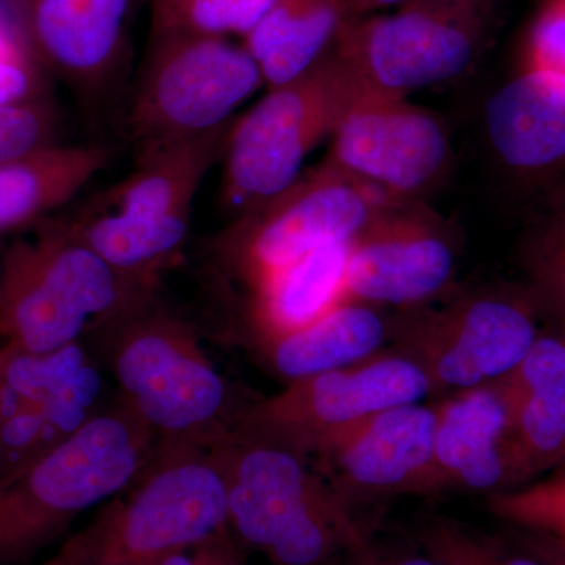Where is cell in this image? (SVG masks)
<instances>
[{
	"instance_id": "cell-5",
	"label": "cell",
	"mask_w": 565,
	"mask_h": 565,
	"mask_svg": "<svg viewBox=\"0 0 565 565\" xmlns=\"http://www.w3.org/2000/svg\"><path fill=\"white\" fill-rule=\"evenodd\" d=\"M226 530L228 481L218 451L172 457L73 542L81 565H151Z\"/></svg>"
},
{
	"instance_id": "cell-34",
	"label": "cell",
	"mask_w": 565,
	"mask_h": 565,
	"mask_svg": "<svg viewBox=\"0 0 565 565\" xmlns=\"http://www.w3.org/2000/svg\"><path fill=\"white\" fill-rule=\"evenodd\" d=\"M373 555L377 565H441L427 553H407V552H385L377 548L374 544Z\"/></svg>"
},
{
	"instance_id": "cell-19",
	"label": "cell",
	"mask_w": 565,
	"mask_h": 565,
	"mask_svg": "<svg viewBox=\"0 0 565 565\" xmlns=\"http://www.w3.org/2000/svg\"><path fill=\"white\" fill-rule=\"evenodd\" d=\"M232 125L134 158L131 173L93 196L84 211L150 222L192 215L196 192L221 161Z\"/></svg>"
},
{
	"instance_id": "cell-4",
	"label": "cell",
	"mask_w": 565,
	"mask_h": 565,
	"mask_svg": "<svg viewBox=\"0 0 565 565\" xmlns=\"http://www.w3.org/2000/svg\"><path fill=\"white\" fill-rule=\"evenodd\" d=\"M262 84L250 52L228 39L150 33L126 104L134 158L225 128Z\"/></svg>"
},
{
	"instance_id": "cell-24",
	"label": "cell",
	"mask_w": 565,
	"mask_h": 565,
	"mask_svg": "<svg viewBox=\"0 0 565 565\" xmlns=\"http://www.w3.org/2000/svg\"><path fill=\"white\" fill-rule=\"evenodd\" d=\"M62 222L76 239L115 269L158 281L159 273L174 262L188 243L192 215L150 222L82 210Z\"/></svg>"
},
{
	"instance_id": "cell-33",
	"label": "cell",
	"mask_w": 565,
	"mask_h": 565,
	"mask_svg": "<svg viewBox=\"0 0 565 565\" xmlns=\"http://www.w3.org/2000/svg\"><path fill=\"white\" fill-rule=\"evenodd\" d=\"M511 541L546 565H565V546L546 535L514 530Z\"/></svg>"
},
{
	"instance_id": "cell-29",
	"label": "cell",
	"mask_w": 565,
	"mask_h": 565,
	"mask_svg": "<svg viewBox=\"0 0 565 565\" xmlns=\"http://www.w3.org/2000/svg\"><path fill=\"white\" fill-rule=\"evenodd\" d=\"M526 264L539 296L565 323V191L531 241Z\"/></svg>"
},
{
	"instance_id": "cell-3",
	"label": "cell",
	"mask_w": 565,
	"mask_h": 565,
	"mask_svg": "<svg viewBox=\"0 0 565 565\" xmlns=\"http://www.w3.org/2000/svg\"><path fill=\"white\" fill-rule=\"evenodd\" d=\"M364 87L340 57H322L297 79L270 88L266 98L234 120L223 148L221 199L232 217L296 184L310 152L332 137Z\"/></svg>"
},
{
	"instance_id": "cell-31",
	"label": "cell",
	"mask_w": 565,
	"mask_h": 565,
	"mask_svg": "<svg viewBox=\"0 0 565 565\" xmlns=\"http://www.w3.org/2000/svg\"><path fill=\"white\" fill-rule=\"evenodd\" d=\"M28 54L22 40L0 24V107L36 99L35 70Z\"/></svg>"
},
{
	"instance_id": "cell-35",
	"label": "cell",
	"mask_w": 565,
	"mask_h": 565,
	"mask_svg": "<svg viewBox=\"0 0 565 565\" xmlns=\"http://www.w3.org/2000/svg\"><path fill=\"white\" fill-rule=\"evenodd\" d=\"M334 565H377L373 555V546L370 539L363 541L362 544L353 546L348 553H344Z\"/></svg>"
},
{
	"instance_id": "cell-8",
	"label": "cell",
	"mask_w": 565,
	"mask_h": 565,
	"mask_svg": "<svg viewBox=\"0 0 565 565\" xmlns=\"http://www.w3.org/2000/svg\"><path fill=\"white\" fill-rule=\"evenodd\" d=\"M382 210L381 193L326 167L233 218L212 250L252 286L302 256L353 239Z\"/></svg>"
},
{
	"instance_id": "cell-6",
	"label": "cell",
	"mask_w": 565,
	"mask_h": 565,
	"mask_svg": "<svg viewBox=\"0 0 565 565\" xmlns=\"http://www.w3.org/2000/svg\"><path fill=\"white\" fill-rule=\"evenodd\" d=\"M109 326L118 332L114 371L126 403L152 430L188 435L215 423L226 385L188 323L152 297Z\"/></svg>"
},
{
	"instance_id": "cell-23",
	"label": "cell",
	"mask_w": 565,
	"mask_h": 565,
	"mask_svg": "<svg viewBox=\"0 0 565 565\" xmlns=\"http://www.w3.org/2000/svg\"><path fill=\"white\" fill-rule=\"evenodd\" d=\"M340 14L341 0H275L244 39L264 84L277 88L313 68L337 32Z\"/></svg>"
},
{
	"instance_id": "cell-17",
	"label": "cell",
	"mask_w": 565,
	"mask_h": 565,
	"mask_svg": "<svg viewBox=\"0 0 565 565\" xmlns=\"http://www.w3.org/2000/svg\"><path fill=\"white\" fill-rule=\"evenodd\" d=\"M505 437L508 408L494 382L438 405L430 493L504 490Z\"/></svg>"
},
{
	"instance_id": "cell-21",
	"label": "cell",
	"mask_w": 565,
	"mask_h": 565,
	"mask_svg": "<svg viewBox=\"0 0 565 565\" xmlns=\"http://www.w3.org/2000/svg\"><path fill=\"white\" fill-rule=\"evenodd\" d=\"M351 243L322 245L253 286L256 321L266 338L302 329L348 303Z\"/></svg>"
},
{
	"instance_id": "cell-14",
	"label": "cell",
	"mask_w": 565,
	"mask_h": 565,
	"mask_svg": "<svg viewBox=\"0 0 565 565\" xmlns=\"http://www.w3.org/2000/svg\"><path fill=\"white\" fill-rule=\"evenodd\" d=\"M455 253L427 223L379 211L353 237L348 303L414 305L448 285Z\"/></svg>"
},
{
	"instance_id": "cell-26",
	"label": "cell",
	"mask_w": 565,
	"mask_h": 565,
	"mask_svg": "<svg viewBox=\"0 0 565 565\" xmlns=\"http://www.w3.org/2000/svg\"><path fill=\"white\" fill-rule=\"evenodd\" d=\"M150 33L228 39L247 36L275 0H148Z\"/></svg>"
},
{
	"instance_id": "cell-1",
	"label": "cell",
	"mask_w": 565,
	"mask_h": 565,
	"mask_svg": "<svg viewBox=\"0 0 565 565\" xmlns=\"http://www.w3.org/2000/svg\"><path fill=\"white\" fill-rule=\"evenodd\" d=\"M126 403L93 416L0 476V565H24L71 523L136 481L151 435Z\"/></svg>"
},
{
	"instance_id": "cell-11",
	"label": "cell",
	"mask_w": 565,
	"mask_h": 565,
	"mask_svg": "<svg viewBox=\"0 0 565 565\" xmlns=\"http://www.w3.org/2000/svg\"><path fill=\"white\" fill-rule=\"evenodd\" d=\"M448 140L440 122L403 96L364 87L332 134L322 167L388 195L419 191L440 172Z\"/></svg>"
},
{
	"instance_id": "cell-12",
	"label": "cell",
	"mask_w": 565,
	"mask_h": 565,
	"mask_svg": "<svg viewBox=\"0 0 565 565\" xmlns=\"http://www.w3.org/2000/svg\"><path fill=\"white\" fill-rule=\"evenodd\" d=\"M437 407L408 404L379 412L318 451L332 490L352 505L405 493H430Z\"/></svg>"
},
{
	"instance_id": "cell-27",
	"label": "cell",
	"mask_w": 565,
	"mask_h": 565,
	"mask_svg": "<svg viewBox=\"0 0 565 565\" xmlns=\"http://www.w3.org/2000/svg\"><path fill=\"white\" fill-rule=\"evenodd\" d=\"M419 545L441 565H546L515 545L452 519L429 520L419 531Z\"/></svg>"
},
{
	"instance_id": "cell-15",
	"label": "cell",
	"mask_w": 565,
	"mask_h": 565,
	"mask_svg": "<svg viewBox=\"0 0 565 565\" xmlns=\"http://www.w3.org/2000/svg\"><path fill=\"white\" fill-rule=\"evenodd\" d=\"M493 382L508 408L504 490L515 489L565 459V341L537 337L525 359Z\"/></svg>"
},
{
	"instance_id": "cell-20",
	"label": "cell",
	"mask_w": 565,
	"mask_h": 565,
	"mask_svg": "<svg viewBox=\"0 0 565 565\" xmlns=\"http://www.w3.org/2000/svg\"><path fill=\"white\" fill-rule=\"evenodd\" d=\"M111 159L106 143H54L0 167V232L65 206Z\"/></svg>"
},
{
	"instance_id": "cell-25",
	"label": "cell",
	"mask_w": 565,
	"mask_h": 565,
	"mask_svg": "<svg viewBox=\"0 0 565 565\" xmlns=\"http://www.w3.org/2000/svg\"><path fill=\"white\" fill-rule=\"evenodd\" d=\"M366 539L351 509L323 482L264 553L275 565H334Z\"/></svg>"
},
{
	"instance_id": "cell-32",
	"label": "cell",
	"mask_w": 565,
	"mask_h": 565,
	"mask_svg": "<svg viewBox=\"0 0 565 565\" xmlns=\"http://www.w3.org/2000/svg\"><path fill=\"white\" fill-rule=\"evenodd\" d=\"M531 68L565 76V0L546 11L531 40Z\"/></svg>"
},
{
	"instance_id": "cell-16",
	"label": "cell",
	"mask_w": 565,
	"mask_h": 565,
	"mask_svg": "<svg viewBox=\"0 0 565 565\" xmlns=\"http://www.w3.org/2000/svg\"><path fill=\"white\" fill-rule=\"evenodd\" d=\"M228 481V527L243 544L266 552L281 527L323 486L302 456L237 440L221 449Z\"/></svg>"
},
{
	"instance_id": "cell-2",
	"label": "cell",
	"mask_w": 565,
	"mask_h": 565,
	"mask_svg": "<svg viewBox=\"0 0 565 565\" xmlns=\"http://www.w3.org/2000/svg\"><path fill=\"white\" fill-rule=\"evenodd\" d=\"M156 280L120 273L62 221L10 245L0 266V333L7 348L47 355L156 297Z\"/></svg>"
},
{
	"instance_id": "cell-10",
	"label": "cell",
	"mask_w": 565,
	"mask_h": 565,
	"mask_svg": "<svg viewBox=\"0 0 565 565\" xmlns=\"http://www.w3.org/2000/svg\"><path fill=\"white\" fill-rule=\"evenodd\" d=\"M141 0H9L20 39L85 109L120 92Z\"/></svg>"
},
{
	"instance_id": "cell-37",
	"label": "cell",
	"mask_w": 565,
	"mask_h": 565,
	"mask_svg": "<svg viewBox=\"0 0 565 565\" xmlns=\"http://www.w3.org/2000/svg\"><path fill=\"white\" fill-rule=\"evenodd\" d=\"M377 6H393V3L403 2V0H373Z\"/></svg>"
},
{
	"instance_id": "cell-7",
	"label": "cell",
	"mask_w": 565,
	"mask_h": 565,
	"mask_svg": "<svg viewBox=\"0 0 565 565\" xmlns=\"http://www.w3.org/2000/svg\"><path fill=\"white\" fill-rule=\"evenodd\" d=\"M433 392L426 374L399 353L291 382L241 415L237 438L318 455L327 441L379 412L418 404Z\"/></svg>"
},
{
	"instance_id": "cell-36",
	"label": "cell",
	"mask_w": 565,
	"mask_h": 565,
	"mask_svg": "<svg viewBox=\"0 0 565 565\" xmlns=\"http://www.w3.org/2000/svg\"><path fill=\"white\" fill-rule=\"evenodd\" d=\"M43 565H81L79 552H77L74 542L71 541L68 544L63 546V550L58 555H55Z\"/></svg>"
},
{
	"instance_id": "cell-13",
	"label": "cell",
	"mask_w": 565,
	"mask_h": 565,
	"mask_svg": "<svg viewBox=\"0 0 565 565\" xmlns=\"http://www.w3.org/2000/svg\"><path fill=\"white\" fill-rule=\"evenodd\" d=\"M473 55L475 41L462 25L412 10L373 22L345 41L340 58L367 87L404 96L459 76Z\"/></svg>"
},
{
	"instance_id": "cell-28",
	"label": "cell",
	"mask_w": 565,
	"mask_h": 565,
	"mask_svg": "<svg viewBox=\"0 0 565 565\" xmlns=\"http://www.w3.org/2000/svg\"><path fill=\"white\" fill-rule=\"evenodd\" d=\"M489 508L514 530L546 535L565 546V459L548 478L490 494Z\"/></svg>"
},
{
	"instance_id": "cell-30",
	"label": "cell",
	"mask_w": 565,
	"mask_h": 565,
	"mask_svg": "<svg viewBox=\"0 0 565 565\" xmlns=\"http://www.w3.org/2000/svg\"><path fill=\"white\" fill-rule=\"evenodd\" d=\"M57 115L40 99L0 107V167L57 143Z\"/></svg>"
},
{
	"instance_id": "cell-22",
	"label": "cell",
	"mask_w": 565,
	"mask_h": 565,
	"mask_svg": "<svg viewBox=\"0 0 565 565\" xmlns=\"http://www.w3.org/2000/svg\"><path fill=\"white\" fill-rule=\"evenodd\" d=\"M390 330L373 308L344 303L302 329L267 338L270 364L296 382L377 355Z\"/></svg>"
},
{
	"instance_id": "cell-9",
	"label": "cell",
	"mask_w": 565,
	"mask_h": 565,
	"mask_svg": "<svg viewBox=\"0 0 565 565\" xmlns=\"http://www.w3.org/2000/svg\"><path fill=\"white\" fill-rule=\"evenodd\" d=\"M392 337L396 353L412 360L433 390L465 392L511 373L537 340V330L530 305L484 296L404 319Z\"/></svg>"
},
{
	"instance_id": "cell-18",
	"label": "cell",
	"mask_w": 565,
	"mask_h": 565,
	"mask_svg": "<svg viewBox=\"0 0 565 565\" xmlns=\"http://www.w3.org/2000/svg\"><path fill=\"white\" fill-rule=\"evenodd\" d=\"M489 139L516 172L541 174L565 166V76L530 68L487 103Z\"/></svg>"
}]
</instances>
